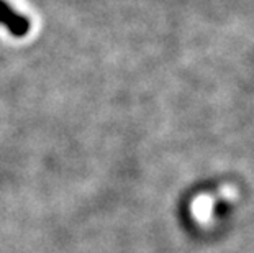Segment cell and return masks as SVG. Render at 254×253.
Wrapping results in <instances>:
<instances>
[{"label":"cell","instance_id":"1","mask_svg":"<svg viewBox=\"0 0 254 253\" xmlns=\"http://www.w3.org/2000/svg\"><path fill=\"white\" fill-rule=\"evenodd\" d=\"M0 23L10 30L13 36H25L30 31V21L17 13L7 2L0 0Z\"/></svg>","mask_w":254,"mask_h":253}]
</instances>
